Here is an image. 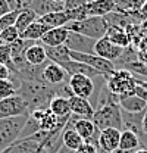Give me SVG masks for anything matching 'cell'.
Listing matches in <instances>:
<instances>
[{"instance_id": "cell-33", "label": "cell", "mask_w": 147, "mask_h": 153, "mask_svg": "<svg viewBox=\"0 0 147 153\" xmlns=\"http://www.w3.org/2000/svg\"><path fill=\"white\" fill-rule=\"evenodd\" d=\"M16 85L15 82L9 78V79H1L0 81V100L1 99H6V97H10V96L16 94Z\"/></svg>"}, {"instance_id": "cell-36", "label": "cell", "mask_w": 147, "mask_h": 153, "mask_svg": "<svg viewBox=\"0 0 147 153\" xmlns=\"http://www.w3.org/2000/svg\"><path fill=\"white\" fill-rule=\"evenodd\" d=\"M75 153H99V149H97L94 144H91V143L84 141V144H82Z\"/></svg>"}, {"instance_id": "cell-9", "label": "cell", "mask_w": 147, "mask_h": 153, "mask_svg": "<svg viewBox=\"0 0 147 153\" xmlns=\"http://www.w3.org/2000/svg\"><path fill=\"white\" fill-rule=\"evenodd\" d=\"M121 130L116 128H106L100 131L99 135V143L97 149L99 153H115L119 149V141H121Z\"/></svg>"}, {"instance_id": "cell-5", "label": "cell", "mask_w": 147, "mask_h": 153, "mask_svg": "<svg viewBox=\"0 0 147 153\" xmlns=\"http://www.w3.org/2000/svg\"><path fill=\"white\" fill-rule=\"evenodd\" d=\"M91 121L96 128L100 131L106 128H116L122 131V109L118 103L97 108L94 111Z\"/></svg>"}, {"instance_id": "cell-32", "label": "cell", "mask_w": 147, "mask_h": 153, "mask_svg": "<svg viewBox=\"0 0 147 153\" xmlns=\"http://www.w3.org/2000/svg\"><path fill=\"white\" fill-rule=\"evenodd\" d=\"M19 37H21V34H19L18 28L15 25L13 27H9V28H6V30H3L0 33V41H1V44H12Z\"/></svg>"}, {"instance_id": "cell-40", "label": "cell", "mask_w": 147, "mask_h": 153, "mask_svg": "<svg viewBox=\"0 0 147 153\" xmlns=\"http://www.w3.org/2000/svg\"><path fill=\"white\" fill-rule=\"evenodd\" d=\"M46 111H47V109H46ZM46 111H43V109H40V111H34V112H31V114H30V116H31V118H34L36 121L40 122V121L43 119L44 114H46Z\"/></svg>"}, {"instance_id": "cell-34", "label": "cell", "mask_w": 147, "mask_h": 153, "mask_svg": "<svg viewBox=\"0 0 147 153\" xmlns=\"http://www.w3.org/2000/svg\"><path fill=\"white\" fill-rule=\"evenodd\" d=\"M55 93H56V96H59V97H65V99H68V100L74 96L72 90H71V87H69V81H65V82L56 85Z\"/></svg>"}, {"instance_id": "cell-12", "label": "cell", "mask_w": 147, "mask_h": 153, "mask_svg": "<svg viewBox=\"0 0 147 153\" xmlns=\"http://www.w3.org/2000/svg\"><path fill=\"white\" fill-rule=\"evenodd\" d=\"M124 50H125V49H122V47L113 44V43L109 41L106 37L97 40V41H96V46H94V53H96L97 56L103 57V59H106V60H110V62H113V63L122 56Z\"/></svg>"}, {"instance_id": "cell-1", "label": "cell", "mask_w": 147, "mask_h": 153, "mask_svg": "<svg viewBox=\"0 0 147 153\" xmlns=\"http://www.w3.org/2000/svg\"><path fill=\"white\" fill-rule=\"evenodd\" d=\"M16 94L22 97V100L25 102L28 112H34V111H46L50 106L52 99L56 96L55 87L46 84L44 81H38V79H24L21 81L16 90Z\"/></svg>"}, {"instance_id": "cell-27", "label": "cell", "mask_w": 147, "mask_h": 153, "mask_svg": "<svg viewBox=\"0 0 147 153\" xmlns=\"http://www.w3.org/2000/svg\"><path fill=\"white\" fill-rule=\"evenodd\" d=\"M49 109L52 111V114H55L57 118H66L71 115V106H69V100L65 97H59L55 96L50 102Z\"/></svg>"}, {"instance_id": "cell-20", "label": "cell", "mask_w": 147, "mask_h": 153, "mask_svg": "<svg viewBox=\"0 0 147 153\" xmlns=\"http://www.w3.org/2000/svg\"><path fill=\"white\" fill-rule=\"evenodd\" d=\"M119 106L125 112L140 114V112H144L147 109V102L143 100V99H140L138 96H135V94L121 96L119 97Z\"/></svg>"}, {"instance_id": "cell-4", "label": "cell", "mask_w": 147, "mask_h": 153, "mask_svg": "<svg viewBox=\"0 0 147 153\" xmlns=\"http://www.w3.org/2000/svg\"><path fill=\"white\" fill-rule=\"evenodd\" d=\"M105 81H106L108 88L118 97L134 94V90L137 87L135 75H132L127 69H121V68H116L110 75L105 76Z\"/></svg>"}, {"instance_id": "cell-37", "label": "cell", "mask_w": 147, "mask_h": 153, "mask_svg": "<svg viewBox=\"0 0 147 153\" xmlns=\"http://www.w3.org/2000/svg\"><path fill=\"white\" fill-rule=\"evenodd\" d=\"M12 10H13V9H12V6L9 4L7 0H0V16H3V15L12 12Z\"/></svg>"}, {"instance_id": "cell-18", "label": "cell", "mask_w": 147, "mask_h": 153, "mask_svg": "<svg viewBox=\"0 0 147 153\" xmlns=\"http://www.w3.org/2000/svg\"><path fill=\"white\" fill-rule=\"evenodd\" d=\"M69 36V31L66 30V27H60V28H50L43 38L40 40L41 44L49 46V47H56V46H63L66 43V38Z\"/></svg>"}, {"instance_id": "cell-48", "label": "cell", "mask_w": 147, "mask_h": 153, "mask_svg": "<svg viewBox=\"0 0 147 153\" xmlns=\"http://www.w3.org/2000/svg\"><path fill=\"white\" fill-rule=\"evenodd\" d=\"M90 1H94V0H87V3H90Z\"/></svg>"}, {"instance_id": "cell-8", "label": "cell", "mask_w": 147, "mask_h": 153, "mask_svg": "<svg viewBox=\"0 0 147 153\" xmlns=\"http://www.w3.org/2000/svg\"><path fill=\"white\" fill-rule=\"evenodd\" d=\"M27 114H30V112H28V108L21 96L15 94L0 100V119L15 118V116H21V115Z\"/></svg>"}, {"instance_id": "cell-22", "label": "cell", "mask_w": 147, "mask_h": 153, "mask_svg": "<svg viewBox=\"0 0 147 153\" xmlns=\"http://www.w3.org/2000/svg\"><path fill=\"white\" fill-rule=\"evenodd\" d=\"M105 37L108 38L109 41H112L113 44L122 47V49H127V47L131 46V36L128 34V31L125 28H121V27L109 25L108 33H106Z\"/></svg>"}, {"instance_id": "cell-39", "label": "cell", "mask_w": 147, "mask_h": 153, "mask_svg": "<svg viewBox=\"0 0 147 153\" xmlns=\"http://www.w3.org/2000/svg\"><path fill=\"white\" fill-rule=\"evenodd\" d=\"M10 75H12L10 69L7 66H4V65H0V81L1 79H9Z\"/></svg>"}, {"instance_id": "cell-21", "label": "cell", "mask_w": 147, "mask_h": 153, "mask_svg": "<svg viewBox=\"0 0 147 153\" xmlns=\"http://www.w3.org/2000/svg\"><path fill=\"white\" fill-rule=\"evenodd\" d=\"M141 149V143L137 134L132 131L124 130L121 133V141H119V149L118 153H135Z\"/></svg>"}, {"instance_id": "cell-10", "label": "cell", "mask_w": 147, "mask_h": 153, "mask_svg": "<svg viewBox=\"0 0 147 153\" xmlns=\"http://www.w3.org/2000/svg\"><path fill=\"white\" fill-rule=\"evenodd\" d=\"M97 40L78 34V33H72L69 31V36L66 38L65 46L68 47V50L71 52H79V53H94V46H96Z\"/></svg>"}, {"instance_id": "cell-44", "label": "cell", "mask_w": 147, "mask_h": 153, "mask_svg": "<svg viewBox=\"0 0 147 153\" xmlns=\"http://www.w3.org/2000/svg\"><path fill=\"white\" fill-rule=\"evenodd\" d=\"M13 1H15V4L18 6L19 9H22V6L25 4V1H27V0H13Z\"/></svg>"}, {"instance_id": "cell-38", "label": "cell", "mask_w": 147, "mask_h": 153, "mask_svg": "<svg viewBox=\"0 0 147 153\" xmlns=\"http://www.w3.org/2000/svg\"><path fill=\"white\" fill-rule=\"evenodd\" d=\"M134 94L138 96L140 99H143V100L147 102V90L144 87H141L140 84H137V87H135V90H134Z\"/></svg>"}, {"instance_id": "cell-26", "label": "cell", "mask_w": 147, "mask_h": 153, "mask_svg": "<svg viewBox=\"0 0 147 153\" xmlns=\"http://www.w3.org/2000/svg\"><path fill=\"white\" fill-rule=\"evenodd\" d=\"M36 21H38V15H37L34 10H31V9H28V7H22L18 13L15 27L18 28L19 34H21V33H24L31 24H34Z\"/></svg>"}, {"instance_id": "cell-11", "label": "cell", "mask_w": 147, "mask_h": 153, "mask_svg": "<svg viewBox=\"0 0 147 153\" xmlns=\"http://www.w3.org/2000/svg\"><path fill=\"white\" fill-rule=\"evenodd\" d=\"M69 87L74 96L90 99L94 94V79L85 75H72L69 76Z\"/></svg>"}, {"instance_id": "cell-23", "label": "cell", "mask_w": 147, "mask_h": 153, "mask_svg": "<svg viewBox=\"0 0 147 153\" xmlns=\"http://www.w3.org/2000/svg\"><path fill=\"white\" fill-rule=\"evenodd\" d=\"M46 47V55H47V59L50 62H55L57 65H63L69 60H72L71 56H69V50L68 47L63 44V46H56V47H49V46H44Z\"/></svg>"}, {"instance_id": "cell-31", "label": "cell", "mask_w": 147, "mask_h": 153, "mask_svg": "<svg viewBox=\"0 0 147 153\" xmlns=\"http://www.w3.org/2000/svg\"><path fill=\"white\" fill-rule=\"evenodd\" d=\"M38 131H41L40 130V122L36 121L34 118H28V121L25 122V125H24V128H22V131H21V135H19V140H24V138H28V137H31V135H34L37 134Z\"/></svg>"}, {"instance_id": "cell-47", "label": "cell", "mask_w": 147, "mask_h": 153, "mask_svg": "<svg viewBox=\"0 0 147 153\" xmlns=\"http://www.w3.org/2000/svg\"><path fill=\"white\" fill-rule=\"evenodd\" d=\"M53 1H56V3H62V4H65V1H66V0H53Z\"/></svg>"}, {"instance_id": "cell-16", "label": "cell", "mask_w": 147, "mask_h": 153, "mask_svg": "<svg viewBox=\"0 0 147 153\" xmlns=\"http://www.w3.org/2000/svg\"><path fill=\"white\" fill-rule=\"evenodd\" d=\"M62 68L66 71V74L69 76L72 75H85V76H90V78H99V76H103L99 71H96L94 68L82 63V62H78V60H69L66 63L62 65Z\"/></svg>"}, {"instance_id": "cell-41", "label": "cell", "mask_w": 147, "mask_h": 153, "mask_svg": "<svg viewBox=\"0 0 147 153\" xmlns=\"http://www.w3.org/2000/svg\"><path fill=\"white\" fill-rule=\"evenodd\" d=\"M138 18H140V21H147V1L144 3V6L140 9V12H138Z\"/></svg>"}, {"instance_id": "cell-15", "label": "cell", "mask_w": 147, "mask_h": 153, "mask_svg": "<svg viewBox=\"0 0 147 153\" xmlns=\"http://www.w3.org/2000/svg\"><path fill=\"white\" fill-rule=\"evenodd\" d=\"M69 106H71V114L76 115L79 118L84 119H93L94 115V106L90 103V100L78 97V96H72L69 99Z\"/></svg>"}, {"instance_id": "cell-3", "label": "cell", "mask_w": 147, "mask_h": 153, "mask_svg": "<svg viewBox=\"0 0 147 153\" xmlns=\"http://www.w3.org/2000/svg\"><path fill=\"white\" fill-rule=\"evenodd\" d=\"M28 118H30V114L0 119V150L9 149L18 141L21 131L25 122L28 121Z\"/></svg>"}, {"instance_id": "cell-2", "label": "cell", "mask_w": 147, "mask_h": 153, "mask_svg": "<svg viewBox=\"0 0 147 153\" xmlns=\"http://www.w3.org/2000/svg\"><path fill=\"white\" fill-rule=\"evenodd\" d=\"M108 28H109V24L105 16H88L82 21H74L66 24L68 31L87 36L93 40L103 38L108 33Z\"/></svg>"}, {"instance_id": "cell-29", "label": "cell", "mask_w": 147, "mask_h": 153, "mask_svg": "<svg viewBox=\"0 0 147 153\" xmlns=\"http://www.w3.org/2000/svg\"><path fill=\"white\" fill-rule=\"evenodd\" d=\"M146 1L147 0H122L116 4L115 12H121V13H127V15L137 13V12H140V9L144 6Z\"/></svg>"}, {"instance_id": "cell-25", "label": "cell", "mask_w": 147, "mask_h": 153, "mask_svg": "<svg viewBox=\"0 0 147 153\" xmlns=\"http://www.w3.org/2000/svg\"><path fill=\"white\" fill-rule=\"evenodd\" d=\"M38 21L41 24L47 25L49 28H60V27H66V24H69V19L63 10L62 12H50L44 16H40Z\"/></svg>"}, {"instance_id": "cell-6", "label": "cell", "mask_w": 147, "mask_h": 153, "mask_svg": "<svg viewBox=\"0 0 147 153\" xmlns=\"http://www.w3.org/2000/svg\"><path fill=\"white\" fill-rule=\"evenodd\" d=\"M65 128H74L76 133L81 135V138L87 143H91L97 147V143H99V135H100V130L96 128V125L93 124L91 119H84V118H79L76 115H72L68 118V122H66V127Z\"/></svg>"}, {"instance_id": "cell-13", "label": "cell", "mask_w": 147, "mask_h": 153, "mask_svg": "<svg viewBox=\"0 0 147 153\" xmlns=\"http://www.w3.org/2000/svg\"><path fill=\"white\" fill-rule=\"evenodd\" d=\"M68 76L69 75L66 74V71H65L60 65H57L55 62H49V63H46V66H44V69H43L41 79H43L46 84H49V85H52V87H56V85H59V84L68 81Z\"/></svg>"}, {"instance_id": "cell-17", "label": "cell", "mask_w": 147, "mask_h": 153, "mask_svg": "<svg viewBox=\"0 0 147 153\" xmlns=\"http://www.w3.org/2000/svg\"><path fill=\"white\" fill-rule=\"evenodd\" d=\"M25 60L31 65V66H41L46 65V62L49 60L47 55H46V47L44 44H41L40 41L33 43L27 52H25Z\"/></svg>"}, {"instance_id": "cell-49", "label": "cell", "mask_w": 147, "mask_h": 153, "mask_svg": "<svg viewBox=\"0 0 147 153\" xmlns=\"http://www.w3.org/2000/svg\"><path fill=\"white\" fill-rule=\"evenodd\" d=\"M115 153H118V152H115Z\"/></svg>"}, {"instance_id": "cell-35", "label": "cell", "mask_w": 147, "mask_h": 153, "mask_svg": "<svg viewBox=\"0 0 147 153\" xmlns=\"http://www.w3.org/2000/svg\"><path fill=\"white\" fill-rule=\"evenodd\" d=\"M87 6V0H66L63 4V10H75Z\"/></svg>"}, {"instance_id": "cell-30", "label": "cell", "mask_w": 147, "mask_h": 153, "mask_svg": "<svg viewBox=\"0 0 147 153\" xmlns=\"http://www.w3.org/2000/svg\"><path fill=\"white\" fill-rule=\"evenodd\" d=\"M57 125H59V118L55 114H52L50 109H47L44 116H43V119L40 121V130L50 133V131H53V130L57 128Z\"/></svg>"}, {"instance_id": "cell-43", "label": "cell", "mask_w": 147, "mask_h": 153, "mask_svg": "<svg viewBox=\"0 0 147 153\" xmlns=\"http://www.w3.org/2000/svg\"><path fill=\"white\" fill-rule=\"evenodd\" d=\"M143 131H144V134H147V109L144 112V116H143Z\"/></svg>"}, {"instance_id": "cell-46", "label": "cell", "mask_w": 147, "mask_h": 153, "mask_svg": "<svg viewBox=\"0 0 147 153\" xmlns=\"http://www.w3.org/2000/svg\"><path fill=\"white\" fill-rule=\"evenodd\" d=\"M135 153H147V150L146 149H140V150H137Z\"/></svg>"}, {"instance_id": "cell-45", "label": "cell", "mask_w": 147, "mask_h": 153, "mask_svg": "<svg viewBox=\"0 0 147 153\" xmlns=\"http://www.w3.org/2000/svg\"><path fill=\"white\" fill-rule=\"evenodd\" d=\"M0 153H10V147L9 149H4V150H0Z\"/></svg>"}, {"instance_id": "cell-14", "label": "cell", "mask_w": 147, "mask_h": 153, "mask_svg": "<svg viewBox=\"0 0 147 153\" xmlns=\"http://www.w3.org/2000/svg\"><path fill=\"white\" fill-rule=\"evenodd\" d=\"M22 7H28V9L34 10L38 15V18L44 16L50 12H62L63 10V4L56 3L53 0H27Z\"/></svg>"}, {"instance_id": "cell-24", "label": "cell", "mask_w": 147, "mask_h": 153, "mask_svg": "<svg viewBox=\"0 0 147 153\" xmlns=\"http://www.w3.org/2000/svg\"><path fill=\"white\" fill-rule=\"evenodd\" d=\"M50 28L44 24H41L40 21H36L34 24H31L24 33H21L22 40H28V41H40L43 36L49 31Z\"/></svg>"}, {"instance_id": "cell-28", "label": "cell", "mask_w": 147, "mask_h": 153, "mask_svg": "<svg viewBox=\"0 0 147 153\" xmlns=\"http://www.w3.org/2000/svg\"><path fill=\"white\" fill-rule=\"evenodd\" d=\"M63 144L72 150H78L82 144H84V140L81 138V135L76 133L74 128H65L63 130Z\"/></svg>"}, {"instance_id": "cell-7", "label": "cell", "mask_w": 147, "mask_h": 153, "mask_svg": "<svg viewBox=\"0 0 147 153\" xmlns=\"http://www.w3.org/2000/svg\"><path fill=\"white\" fill-rule=\"evenodd\" d=\"M69 56H71L72 60L82 62V63H85V65L94 68L96 71H99L103 76L110 75V74L116 69L113 62L97 56L96 53H79V52H71V50H69Z\"/></svg>"}, {"instance_id": "cell-42", "label": "cell", "mask_w": 147, "mask_h": 153, "mask_svg": "<svg viewBox=\"0 0 147 153\" xmlns=\"http://www.w3.org/2000/svg\"><path fill=\"white\" fill-rule=\"evenodd\" d=\"M57 153H75V150H72V149H69V147H66L65 144L59 149V152Z\"/></svg>"}, {"instance_id": "cell-19", "label": "cell", "mask_w": 147, "mask_h": 153, "mask_svg": "<svg viewBox=\"0 0 147 153\" xmlns=\"http://www.w3.org/2000/svg\"><path fill=\"white\" fill-rule=\"evenodd\" d=\"M88 16H106L112 12H115L116 4L113 0H94L87 3L85 6Z\"/></svg>"}]
</instances>
